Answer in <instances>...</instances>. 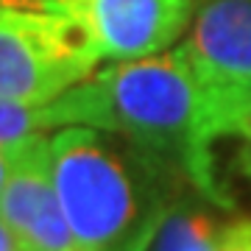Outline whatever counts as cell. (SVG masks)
<instances>
[{
  "label": "cell",
  "mask_w": 251,
  "mask_h": 251,
  "mask_svg": "<svg viewBox=\"0 0 251 251\" xmlns=\"http://www.w3.org/2000/svg\"><path fill=\"white\" fill-rule=\"evenodd\" d=\"M50 128H62L56 103H23L0 98V148L20 145L25 140L42 137Z\"/></svg>",
  "instance_id": "ba28073f"
},
{
  "label": "cell",
  "mask_w": 251,
  "mask_h": 251,
  "mask_svg": "<svg viewBox=\"0 0 251 251\" xmlns=\"http://www.w3.org/2000/svg\"><path fill=\"white\" fill-rule=\"evenodd\" d=\"M181 48L204 87L218 140L232 137L251 103V0H196Z\"/></svg>",
  "instance_id": "277c9868"
},
{
  "label": "cell",
  "mask_w": 251,
  "mask_h": 251,
  "mask_svg": "<svg viewBox=\"0 0 251 251\" xmlns=\"http://www.w3.org/2000/svg\"><path fill=\"white\" fill-rule=\"evenodd\" d=\"M0 215L14 232L20 251H81L50 176L48 137L17 145L11 176L0 193Z\"/></svg>",
  "instance_id": "8992f818"
},
{
  "label": "cell",
  "mask_w": 251,
  "mask_h": 251,
  "mask_svg": "<svg viewBox=\"0 0 251 251\" xmlns=\"http://www.w3.org/2000/svg\"><path fill=\"white\" fill-rule=\"evenodd\" d=\"M215 251H251V221H234L221 229Z\"/></svg>",
  "instance_id": "9c48e42d"
},
{
  "label": "cell",
  "mask_w": 251,
  "mask_h": 251,
  "mask_svg": "<svg viewBox=\"0 0 251 251\" xmlns=\"http://www.w3.org/2000/svg\"><path fill=\"white\" fill-rule=\"evenodd\" d=\"M14 156H17V145H9V148H0V193L6 187V181L11 176V168H14Z\"/></svg>",
  "instance_id": "30bf717a"
},
{
  "label": "cell",
  "mask_w": 251,
  "mask_h": 251,
  "mask_svg": "<svg viewBox=\"0 0 251 251\" xmlns=\"http://www.w3.org/2000/svg\"><path fill=\"white\" fill-rule=\"evenodd\" d=\"M232 137H240V140H246V143L251 145V103L243 109V115H240V120H237V126H234Z\"/></svg>",
  "instance_id": "8fae6325"
},
{
  "label": "cell",
  "mask_w": 251,
  "mask_h": 251,
  "mask_svg": "<svg viewBox=\"0 0 251 251\" xmlns=\"http://www.w3.org/2000/svg\"><path fill=\"white\" fill-rule=\"evenodd\" d=\"M64 20L95 62L156 56L193 23L196 0H39Z\"/></svg>",
  "instance_id": "5b68a950"
},
{
  "label": "cell",
  "mask_w": 251,
  "mask_h": 251,
  "mask_svg": "<svg viewBox=\"0 0 251 251\" xmlns=\"http://www.w3.org/2000/svg\"><path fill=\"white\" fill-rule=\"evenodd\" d=\"M50 176L81 251H148L187 181L123 134L67 126L48 137Z\"/></svg>",
  "instance_id": "7a4b0ae2"
},
{
  "label": "cell",
  "mask_w": 251,
  "mask_h": 251,
  "mask_svg": "<svg viewBox=\"0 0 251 251\" xmlns=\"http://www.w3.org/2000/svg\"><path fill=\"white\" fill-rule=\"evenodd\" d=\"M36 0H0V14L9 9H23V6H34Z\"/></svg>",
  "instance_id": "4fadbf2b"
},
{
  "label": "cell",
  "mask_w": 251,
  "mask_h": 251,
  "mask_svg": "<svg viewBox=\"0 0 251 251\" xmlns=\"http://www.w3.org/2000/svg\"><path fill=\"white\" fill-rule=\"evenodd\" d=\"M95 64L64 20L39 0L0 14V98L48 103L90 78Z\"/></svg>",
  "instance_id": "3957f363"
},
{
  "label": "cell",
  "mask_w": 251,
  "mask_h": 251,
  "mask_svg": "<svg viewBox=\"0 0 251 251\" xmlns=\"http://www.w3.org/2000/svg\"><path fill=\"white\" fill-rule=\"evenodd\" d=\"M62 128L92 126L123 134L171 165L198 196L229 209L215 173V126L184 48L120 62L53 98Z\"/></svg>",
  "instance_id": "6da1fadb"
},
{
  "label": "cell",
  "mask_w": 251,
  "mask_h": 251,
  "mask_svg": "<svg viewBox=\"0 0 251 251\" xmlns=\"http://www.w3.org/2000/svg\"><path fill=\"white\" fill-rule=\"evenodd\" d=\"M0 251H20L17 237H14V232L9 229V224L3 221V215H0Z\"/></svg>",
  "instance_id": "7c38bea8"
},
{
  "label": "cell",
  "mask_w": 251,
  "mask_h": 251,
  "mask_svg": "<svg viewBox=\"0 0 251 251\" xmlns=\"http://www.w3.org/2000/svg\"><path fill=\"white\" fill-rule=\"evenodd\" d=\"M204 196H179L165 212L148 251H215L224 224Z\"/></svg>",
  "instance_id": "52a82bcc"
}]
</instances>
